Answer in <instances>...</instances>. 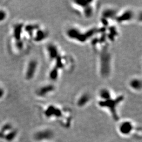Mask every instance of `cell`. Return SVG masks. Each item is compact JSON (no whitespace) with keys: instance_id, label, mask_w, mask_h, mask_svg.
<instances>
[{"instance_id":"obj_2","label":"cell","mask_w":142,"mask_h":142,"mask_svg":"<svg viewBox=\"0 0 142 142\" xmlns=\"http://www.w3.org/2000/svg\"><path fill=\"white\" fill-rule=\"evenodd\" d=\"M38 66V63L36 60L32 59L29 61L25 70V77L26 80H30L34 78L37 71Z\"/></svg>"},{"instance_id":"obj_14","label":"cell","mask_w":142,"mask_h":142,"mask_svg":"<svg viewBox=\"0 0 142 142\" xmlns=\"http://www.w3.org/2000/svg\"><path fill=\"white\" fill-rule=\"evenodd\" d=\"M116 13L114 10H111V9H107L105 10L103 13V16L104 19L105 18H108L111 19L115 17Z\"/></svg>"},{"instance_id":"obj_10","label":"cell","mask_w":142,"mask_h":142,"mask_svg":"<svg viewBox=\"0 0 142 142\" xmlns=\"http://www.w3.org/2000/svg\"><path fill=\"white\" fill-rule=\"evenodd\" d=\"M141 81L139 79H133L131 80L129 82V86L135 91H139L141 90L142 87Z\"/></svg>"},{"instance_id":"obj_5","label":"cell","mask_w":142,"mask_h":142,"mask_svg":"<svg viewBox=\"0 0 142 142\" xmlns=\"http://www.w3.org/2000/svg\"><path fill=\"white\" fill-rule=\"evenodd\" d=\"M35 138L39 141H48L54 136V133L50 129H45L36 133Z\"/></svg>"},{"instance_id":"obj_16","label":"cell","mask_w":142,"mask_h":142,"mask_svg":"<svg viewBox=\"0 0 142 142\" xmlns=\"http://www.w3.org/2000/svg\"><path fill=\"white\" fill-rule=\"evenodd\" d=\"M6 94V91L3 85L0 84V100H2L5 97Z\"/></svg>"},{"instance_id":"obj_17","label":"cell","mask_w":142,"mask_h":142,"mask_svg":"<svg viewBox=\"0 0 142 142\" xmlns=\"http://www.w3.org/2000/svg\"><path fill=\"white\" fill-rule=\"evenodd\" d=\"M58 71L56 70V69H53L52 70L50 73V78L52 80H55L57 78H58Z\"/></svg>"},{"instance_id":"obj_13","label":"cell","mask_w":142,"mask_h":142,"mask_svg":"<svg viewBox=\"0 0 142 142\" xmlns=\"http://www.w3.org/2000/svg\"><path fill=\"white\" fill-rule=\"evenodd\" d=\"M8 18V12L3 8H0V24L6 21Z\"/></svg>"},{"instance_id":"obj_4","label":"cell","mask_w":142,"mask_h":142,"mask_svg":"<svg viewBox=\"0 0 142 142\" xmlns=\"http://www.w3.org/2000/svg\"><path fill=\"white\" fill-rule=\"evenodd\" d=\"M101 57V72L103 75H107L110 71V57L109 54L104 53Z\"/></svg>"},{"instance_id":"obj_7","label":"cell","mask_w":142,"mask_h":142,"mask_svg":"<svg viewBox=\"0 0 142 142\" xmlns=\"http://www.w3.org/2000/svg\"><path fill=\"white\" fill-rule=\"evenodd\" d=\"M133 16L134 14L133 12L131 10H128L123 12L119 17L116 18V19L117 20V22L122 23L130 21L133 18Z\"/></svg>"},{"instance_id":"obj_15","label":"cell","mask_w":142,"mask_h":142,"mask_svg":"<svg viewBox=\"0 0 142 142\" xmlns=\"http://www.w3.org/2000/svg\"><path fill=\"white\" fill-rule=\"evenodd\" d=\"M84 13L85 17L87 18H90L92 17L93 13V9L92 7L91 6V4L84 8Z\"/></svg>"},{"instance_id":"obj_11","label":"cell","mask_w":142,"mask_h":142,"mask_svg":"<svg viewBox=\"0 0 142 142\" xmlns=\"http://www.w3.org/2000/svg\"><path fill=\"white\" fill-rule=\"evenodd\" d=\"M47 36V33L44 30H38L35 35L34 40L36 42L42 41L45 39Z\"/></svg>"},{"instance_id":"obj_6","label":"cell","mask_w":142,"mask_h":142,"mask_svg":"<svg viewBox=\"0 0 142 142\" xmlns=\"http://www.w3.org/2000/svg\"><path fill=\"white\" fill-rule=\"evenodd\" d=\"M54 91V87L53 85H44L39 88L36 91V94L39 96L44 97L49 94L51 92Z\"/></svg>"},{"instance_id":"obj_12","label":"cell","mask_w":142,"mask_h":142,"mask_svg":"<svg viewBox=\"0 0 142 142\" xmlns=\"http://www.w3.org/2000/svg\"><path fill=\"white\" fill-rule=\"evenodd\" d=\"M99 96L103 101H106L111 99V93L107 89H102L99 92Z\"/></svg>"},{"instance_id":"obj_3","label":"cell","mask_w":142,"mask_h":142,"mask_svg":"<svg viewBox=\"0 0 142 142\" xmlns=\"http://www.w3.org/2000/svg\"><path fill=\"white\" fill-rule=\"evenodd\" d=\"M67 35L70 39L79 41L80 42H85L87 39L85 34H83L76 28H70L67 31Z\"/></svg>"},{"instance_id":"obj_1","label":"cell","mask_w":142,"mask_h":142,"mask_svg":"<svg viewBox=\"0 0 142 142\" xmlns=\"http://www.w3.org/2000/svg\"><path fill=\"white\" fill-rule=\"evenodd\" d=\"M117 130L121 135L129 136L135 131L134 125L130 121H124L120 123Z\"/></svg>"},{"instance_id":"obj_8","label":"cell","mask_w":142,"mask_h":142,"mask_svg":"<svg viewBox=\"0 0 142 142\" xmlns=\"http://www.w3.org/2000/svg\"><path fill=\"white\" fill-rule=\"evenodd\" d=\"M48 55L51 59H56L59 55V50L54 44H49L47 47Z\"/></svg>"},{"instance_id":"obj_9","label":"cell","mask_w":142,"mask_h":142,"mask_svg":"<svg viewBox=\"0 0 142 142\" xmlns=\"http://www.w3.org/2000/svg\"><path fill=\"white\" fill-rule=\"evenodd\" d=\"M90 99V96L87 94H84L80 96L77 101V105L79 107H83L87 104Z\"/></svg>"}]
</instances>
